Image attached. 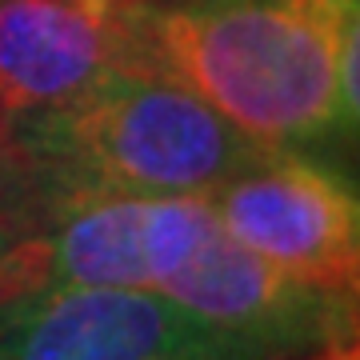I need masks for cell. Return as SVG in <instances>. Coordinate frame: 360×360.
<instances>
[{"instance_id":"obj_3","label":"cell","mask_w":360,"mask_h":360,"mask_svg":"<svg viewBox=\"0 0 360 360\" xmlns=\"http://www.w3.org/2000/svg\"><path fill=\"white\" fill-rule=\"evenodd\" d=\"M205 196H89L40 205L0 245V312L77 288H160L212 229Z\"/></svg>"},{"instance_id":"obj_2","label":"cell","mask_w":360,"mask_h":360,"mask_svg":"<svg viewBox=\"0 0 360 360\" xmlns=\"http://www.w3.org/2000/svg\"><path fill=\"white\" fill-rule=\"evenodd\" d=\"M257 148L200 96L129 56L49 112L0 129V168L40 196H205Z\"/></svg>"},{"instance_id":"obj_1","label":"cell","mask_w":360,"mask_h":360,"mask_svg":"<svg viewBox=\"0 0 360 360\" xmlns=\"http://www.w3.org/2000/svg\"><path fill=\"white\" fill-rule=\"evenodd\" d=\"M360 37V0H144L141 56L257 148L352 141L340 56Z\"/></svg>"},{"instance_id":"obj_7","label":"cell","mask_w":360,"mask_h":360,"mask_svg":"<svg viewBox=\"0 0 360 360\" xmlns=\"http://www.w3.org/2000/svg\"><path fill=\"white\" fill-rule=\"evenodd\" d=\"M144 0H0V129L80 96L136 49Z\"/></svg>"},{"instance_id":"obj_5","label":"cell","mask_w":360,"mask_h":360,"mask_svg":"<svg viewBox=\"0 0 360 360\" xmlns=\"http://www.w3.org/2000/svg\"><path fill=\"white\" fill-rule=\"evenodd\" d=\"M0 360H276L153 288H77L0 312Z\"/></svg>"},{"instance_id":"obj_4","label":"cell","mask_w":360,"mask_h":360,"mask_svg":"<svg viewBox=\"0 0 360 360\" xmlns=\"http://www.w3.org/2000/svg\"><path fill=\"white\" fill-rule=\"evenodd\" d=\"M220 232L292 281L356 296L360 200L304 148H264L205 193Z\"/></svg>"},{"instance_id":"obj_6","label":"cell","mask_w":360,"mask_h":360,"mask_svg":"<svg viewBox=\"0 0 360 360\" xmlns=\"http://www.w3.org/2000/svg\"><path fill=\"white\" fill-rule=\"evenodd\" d=\"M156 292L193 312L196 321L240 336L276 360H312L324 348L352 345L356 333V296L324 292L284 276L220 232V224L205 232L193 257Z\"/></svg>"},{"instance_id":"obj_8","label":"cell","mask_w":360,"mask_h":360,"mask_svg":"<svg viewBox=\"0 0 360 360\" xmlns=\"http://www.w3.org/2000/svg\"><path fill=\"white\" fill-rule=\"evenodd\" d=\"M312 360H356V340H352V345H336V348H324L321 356H312Z\"/></svg>"}]
</instances>
